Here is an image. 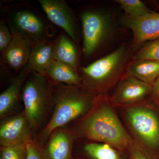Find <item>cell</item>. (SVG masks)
Returning a JSON list of instances; mask_svg holds the SVG:
<instances>
[{
  "instance_id": "6da1fadb",
  "label": "cell",
  "mask_w": 159,
  "mask_h": 159,
  "mask_svg": "<svg viewBox=\"0 0 159 159\" xmlns=\"http://www.w3.org/2000/svg\"><path fill=\"white\" fill-rule=\"evenodd\" d=\"M73 127L77 139L107 143L120 149L130 145L129 136L103 93L96 95L88 112Z\"/></svg>"
},
{
  "instance_id": "7a4b0ae2",
  "label": "cell",
  "mask_w": 159,
  "mask_h": 159,
  "mask_svg": "<svg viewBox=\"0 0 159 159\" xmlns=\"http://www.w3.org/2000/svg\"><path fill=\"white\" fill-rule=\"evenodd\" d=\"M51 83L54 88V110L48 123L34 139L42 147L53 131L69 126L84 116L96 96L82 87Z\"/></svg>"
},
{
  "instance_id": "3957f363",
  "label": "cell",
  "mask_w": 159,
  "mask_h": 159,
  "mask_svg": "<svg viewBox=\"0 0 159 159\" xmlns=\"http://www.w3.org/2000/svg\"><path fill=\"white\" fill-rule=\"evenodd\" d=\"M53 84L46 76L29 75L23 86L21 98L33 139L48 123L54 108Z\"/></svg>"
},
{
  "instance_id": "277c9868",
  "label": "cell",
  "mask_w": 159,
  "mask_h": 159,
  "mask_svg": "<svg viewBox=\"0 0 159 159\" xmlns=\"http://www.w3.org/2000/svg\"><path fill=\"white\" fill-rule=\"evenodd\" d=\"M128 49L119 47L111 54L82 67V88L94 95L103 93L118 81L127 62Z\"/></svg>"
},
{
  "instance_id": "5b68a950",
  "label": "cell",
  "mask_w": 159,
  "mask_h": 159,
  "mask_svg": "<svg viewBox=\"0 0 159 159\" xmlns=\"http://www.w3.org/2000/svg\"><path fill=\"white\" fill-rule=\"evenodd\" d=\"M83 36V53L86 58L97 54L113 30L108 13L101 9H85L80 14Z\"/></svg>"
},
{
  "instance_id": "8992f818",
  "label": "cell",
  "mask_w": 159,
  "mask_h": 159,
  "mask_svg": "<svg viewBox=\"0 0 159 159\" xmlns=\"http://www.w3.org/2000/svg\"><path fill=\"white\" fill-rule=\"evenodd\" d=\"M7 10L6 21L11 32L36 44L48 40L49 27L33 9L25 6Z\"/></svg>"
},
{
  "instance_id": "52a82bcc",
  "label": "cell",
  "mask_w": 159,
  "mask_h": 159,
  "mask_svg": "<svg viewBox=\"0 0 159 159\" xmlns=\"http://www.w3.org/2000/svg\"><path fill=\"white\" fill-rule=\"evenodd\" d=\"M131 127L142 142L151 147L159 143V122L152 111L144 107L134 106L126 111Z\"/></svg>"
},
{
  "instance_id": "ba28073f",
  "label": "cell",
  "mask_w": 159,
  "mask_h": 159,
  "mask_svg": "<svg viewBox=\"0 0 159 159\" xmlns=\"http://www.w3.org/2000/svg\"><path fill=\"white\" fill-rule=\"evenodd\" d=\"M49 20L61 28L75 43L79 41L77 19L73 10L64 0H39Z\"/></svg>"
},
{
  "instance_id": "9c48e42d",
  "label": "cell",
  "mask_w": 159,
  "mask_h": 159,
  "mask_svg": "<svg viewBox=\"0 0 159 159\" xmlns=\"http://www.w3.org/2000/svg\"><path fill=\"white\" fill-rule=\"evenodd\" d=\"M31 139L33 138L24 111L1 120V146L25 144Z\"/></svg>"
},
{
  "instance_id": "30bf717a",
  "label": "cell",
  "mask_w": 159,
  "mask_h": 159,
  "mask_svg": "<svg viewBox=\"0 0 159 159\" xmlns=\"http://www.w3.org/2000/svg\"><path fill=\"white\" fill-rule=\"evenodd\" d=\"M77 139L73 126L57 129L43 146V151L47 159H73V146Z\"/></svg>"
},
{
  "instance_id": "8fae6325",
  "label": "cell",
  "mask_w": 159,
  "mask_h": 159,
  "mask_svg": "<svg viewBox=\"0 0 159 159\" xmlns=\"http://www.w3.org/2000/svg\"><path fill=\"white\" fill-rule=\"evenodd\" d=\"M122 20L124 26L133 33L135 48L146 41L159 37V13L152 11L139 18L125 15Z\"/></svg>"
},
{
  "instance_id": "7c38bea8",
  "label": "cell",
  "mask_w": 159,
  "mask_h": 159,
  "mask_svg": "<svg viewBox=\"0 0 159 159\" xmlns=\"http://www.w3.org/2000/svg\"><path fill=\"white\" fill-rule=\"evenodd\" d=\"M27 66L13 77L9 85L0 95V119L10 116L16 113L26 79L31 74Z\"/></svg>"
},
{
  "instance_id": "4fadbf2b",
  "label": "cell",
  "mask_w": 159,
  "mask_h": 159,
  "mask_svg": "<svg viewBox=\"0 0 159 159\" xmlns=\"http://www.w3.org/2000/svg\"><path fill=\"white\" fill-rule=\"evenodd\" d=\"M11 43L1 54V58L11 70L19 72L28 64L31 51L35 44L23 38L17 33L11 32Z\"/></svg>"
},
{
  "instance_id": "5bb4252c",
  "label": "cell",
  "mask_w": 159,
  "mask_h": 159,
  "mask_svg": "<svg viewBox=\"0 0 159 159\" xmlns=\"http://www.w3.org/2000/svg\"><path fill=\"white\" fill-rule=\"evenodd\" d=\"M152 91V86L127 75L119 83L113 97L119 105H129L142 100Z\"/></svg>"
},
{
  "instance_id": "9a60e30c",
  "label": "cell",
  "mask_w": 159,
  "mask_h": 159,
  "mask_svg": "<svg viewBox=\"0 0 159 159\" xmlns=\"http://www.w3.org/2000/svg\"><path fill=\"white\" fill-rule=\"evenodd\" d=\"M54 42L48 40L37 43L31 51L28 68L31 73L45 76L46 71L54 63Z\"/></svg>"
},
{
  "instance_id": "2e32d148",
  "label": "cell",
  "mask_w": 159,
  "mask_h": 159,
  "mask_svg": "<svg viewBox=\"0 0 159 159\" xmlns=\"http://www.w3.org/2000/svg\"><path fill=\"white\" fill-rule=\"evenodd\" d=\"M54 57L56 61L78 70L79 53L76 43L63 31L54 41Z\"/></svg>"
},
{
  "instance_id": "e0dca14e",
  "label": "cell",
  "mask_w": 159,
  "mask_h": 159,
  "mask_svg": "<svg viewBox=\"0 0 159 159\" xmlns=\"http://www.w3.org/2000/svg\"><path fill=\"white\" fill-rule=\"evenodd\" d=\"M45 76L52 83L82 86V78L79 71L56 61L46 71Z\"/></svg>"
},
{
  "instance_id": "ac0fdd59",
  "label": "cell",
  "mask_w": 159,
  "mask_h": 159,
  "mask_svg": "<svg viewBox=\"0 0 159 159\" xmlns=\"http://www.w3.org/2000/svg\"><path fill=\"white\" fill-rule=\"evenodd\" d=\"M126 72L128 76L135 77L152 86L159 75V62L134 60L129 65Z\"/></svg>"
},
{
  "instance_id": "d6986e66",
  "label": "cell",
  "mask_w": 159,
  "mask_h": 159,
  "mask_svg": "<svg viewBox=\"0 0 159 159\" xmlns=\"http://www.w3.org/2000/svg\"><path fill=\"white\" fill-rule=\"evenodd\" d=\"M83 150L92 159H120L113 146L107 143L92 141L86 143Z\"/></svg>"
},
{
  "instance_id": "ffe728a7",
  "label": "cell",
  "mask_w": 159,
  "mask_h": 159,
  "mask_svg": "<svg viewBox=\"0 0 159 159\" xmlns=\"http://www.w3.org/2000/svg\"><path fill=\"white\" fill-rule=\"evenodd\" d=\"M116 2L125 11V15L130 17H141L152 11L140 0H117Z\"/></svg>"
},
{
  "instance_id": "44dd1931",
  "label": "cell",
  "mask_w": 159,
  "mask_h": 159,
  "mask_svg": "<svg viewBox=\"0 0 159 159\" xmlns=\"http://www.w3.org/2000/svg\"><path fill=\"white\" fill-rule=\"evenodd\" d=\"M27 143L0 147V159H26Z\"/></svg>"
},
{
  "instance_id": "7402d4cb",
  "label": "cell",
  "mask_w": 159,
  "mask_h": 159,
  "mask_svg": "<svg viewBox=\"0 0 159 159\" xmlns=\"http://www.w3.org/2000/svg\"><path fill=\"white\" fill-rule=\"evenodd\" d=\"M140 60L159 62V39L149 43L138 52L135 61Z\"/></svg>"
},
{
  "instance_id": "603a6c76",
  "label": "cell",
  "mask_w": 159,
  "mask_h": 159,
  "mask_svg": "<svg viewBox=\"0 0 159 159\" xmlns=\"http://www.w3.org/2000/svg\"><path fill=\"white\" fill-rule=\"evenodd\" d=\"M12 35L9 26L5 21L0 22V53L3 54L11 43Z\"/></svg>"
},
{
  "instance_id": "cb8c5ba5",
  "label": "cell",
  "mask_w": 159,
  "mask_h": 159,
  "mask_svg": "<svg viewBox=\"0 0 159 159\" xmlns=\"http://www.w3.org/2000/svg\"><path fill=\"white\" fill-rule=\"evenodd\" d=\"M26 159H47L43 147L34 139H31L27 143Z\"/></svg>"
},
{
  "instance_id": "d4e9b609",
  "label": "cell",
  "mask_w": 159,
  "mask_h": 159,
  "mask_svg": "<svg viewBox=\"0 0 159 159\" xmlns=\"http://www.w3.org/2000/svg\"><path fill=\"white\" fill-rule=\"evenodd\" d=\"M132 159H148L140 151L136 148L132 149Z\"/></svg>"
},
{
  "instance_id": "484cf974",
  "label": "cell",
  "mask_w": 159,
  "mask_h": 159,
  "mask_svg": "<svg viewBox=\"0 0 159 159\" xmlns=\"http://www.w3.org/2000/svg\"><path fill=\"white\" fill-rule=\"evenodd\" d=\"M152 91L153 94L159 98V75L152 85Z\"/></svg>"
},
{
  "instance_id": "4316f807",
  "label": "cell",
  "mask_w": 159,
  "mask_h": 159,
  "mask_svg": "<svg viewBox=\"0 0 159 159\" xmlns=\"http://www.w3.org/2000/svg\"><path fill=\"white\" fill-rule=\"evenodd\" d=\"M73 159H78V158H74L73 157Z\"/></svg>"
},
{
  "instance_id": "83f0119b",
  "label": "cell",
  "mask_w": 159,
  "mask_h": 159,
  "mask_svg": "<svg viewBox=\"0 0 159 159\" xmlns=\"http://www.w3.org/2000/svg\"></svg>"
}]
</instances>
